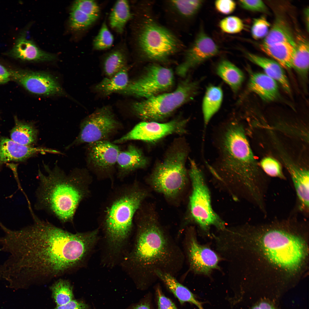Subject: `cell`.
Here are the masks:
<instances>
[{
	"label": "cell",
	"mask_w": 309,
	"mask_h": 309,
	"mask_svg": "<svg viewBox=\"0 0 309 309\" xmlns=\"http://www.w3.org/2000/svg\"><path fill=\"white\" fill-rule=\"evenodd\" d=\"M21 234V266L28 279H51L82 268L98 238L96 230L74 233L32 214Z\"/></svg>",
	"instance_id": "obj_1"
},
{
	"label": "cell",
	"mask_w": 309,
	"mask_h": 309,
	"mask_svg": "<svg viewBox=\"0 0 309 309\" xmlns=\"http://www.w3.org/2000/svg\"><path fill=\"white\" fill-rule=\"evenodd\" d=\"M216 73L234 93L238 92L244 78L243 73L239 68L229 61L223 60L218 64Z\"/></svg>",
	"instance_id": "obj_30"
},
{
	"label": "cell",
	"mask_w": 309,
	"mask_h": 309,
	"mask_svg": "<svg viewBox=\"0 0 309 309\" xmlns=\"http://www.w3.org/2000/svg\"><path fill=\"white\" fill-rule=\"evenodd\" d=\"M219 25L223 32L230 34L240 32L244 27L241 19L234 16H229L223 18L220 21Z\"/></svg>",
	"instance_id": "obj_39"
},
{
	"label": "cell",
	"mask_w": 309,
	"mask_h": 309,
	"mask_svg": "<svg viewBox=\"0 0 309 309\" xmlns=\"http://www.w3.org/2000/svg\"><path fill=\"white\" fill-rule=\"evenodd\" d=\"M148 160L141 150L132 144L128 146L124 151H120L117 159L116 165L118 175L123 177L131 172L145 167Z\"/></svg>",
	"instance_id": "obj_22"
},
{
	"label": "cell",
	"mask_w": 309,
	"mask_h": 309,
	"mask_svg": "<svg viewBox=\"0 0 309 309\" xmlns=\"http://www.w3.org/2000/svg\"><path fill=\"white\" fill-rule=\"evenodd\" d=\"M199 82L187 78L174 91L163 93L133 102L132 108L138 118L147 121L163 120L182 105L192 100L198 93Z\"/></svg>",
	"instance_id": "obj_7"
},
{
	"label": "cell",
	"mask_w": 309,
	"mask_h": 309,
	"mask_svg": "<svg viewBox=\"0 0 309 309\" xmlns=\"http://www.w3.org/2000/svg\"><path fill=\"white\" fill-rule=\"evenodd\" d=\"M129 82L128 68L126 66L112 76L104 78L95 86V89L103 94H110L123 90Z\"/></svg>",
	"instance_id": "obj_32"
},
{
	"label": "cell",
	"mask_w": 309,
	"mask_h": 309,
	"mask_svg": "<svg viewBox=\"0 0 309 309\" xmlns=\"http://www.w3.org/2000/svg\"><path fill=\"white\" fill-rule=\"evenodd\" d=\"M245 56L249 60L262 68L266 74L280 84L286 93L291 94L288 79L284 68L278 63L274 60L250 53L246 52Z\"/></svg>",
	"instance_id": "obj_24"
},
{
	"label": "cell",
	"mask_w": 309,
	"mask_h": 309,
	"mask_svg": "<svg viewBox=\"0 0 309 309\" xmlns=\"http://www.w3.org/2000/svg\"><path fill=\"white\" fill-rule=\"evenodd\" d=\"M187 156L185 151L177 150L157 166L150 178L155 190L169 198L176 197L181 192L187 180Z\"/></svg>",
	"instance_id": "obj_10"
},
{
	"label": "cell",
	"mask_w": 309,
	"mask_h": 309,
	"mask_svg": "<svg viewBox=\"0 0 309 309\" xmlns=\"http://www.w3.org/2000/svg\"><path fill=\"white\" fill-rule=\"evenodd\" d=\"M295 52L292 63L293 68L304 80L307 78L309 65V42L302 35L296 37Z\"/></svg>",
	"instance_id": "obj_28"
},
{
	"label": "cell",
	"mask_w": 309,
	"mask_h": 309,
	"mask_svg": "<svg viewBox=\"0 0 309 309\" xmlns=\"http://www.w3.org/2000/svg\"><path fill=\"white\" fill-rule=\"evenodd\" d=\"M215 140L218 156L214 164L208 166L216 185L236 201L261 202L265 181L243 124L235 119L223 123Z\"/></svg>",
	"instance_id": "obj_2"
},
{
	"label": "cell",
	"mask_w": 309,
	"mask_h": 309,
	"mask_svg": "<svg viewBox=\"0 0 309 309\" xmlns=\"http://www.w3.org/2000/svg\"><path fill=\"white\" fill-rule=\"evenodd\" d=\"M120 150L109 140H102L88 144L86 160L90 168L100 175H109L116 165Z\"/></svg>",
	"instance_id": "obj_17"
},
{
	"label": "cell",
	"mask_w": 309,
	"mask_h": 309,
	"mask_svg": "<svg viewBox=\"0 0 309 309\" xmlns=\"http://www.w3.org/2000/svg\"><path fill=\"white\" fill-rule=\"evenodd\" d=\"M262 169L270 176L286 179L280 163L274 159L270 157H266L261 161L260 165Z\"/></svg>",
	"instance_id": "obj_38"
},
{
	"label": "cell",
	"mask_w": 309,
	"mask_h": 309,
	"mask_svg": "<svg viewBox=\"0 0 309 309\" xmlns=\"http://www.w3.org/2000/svg\"><path fill=\"white\" fill-rule=\"evenodd\" d=\"M54 309H90L84 302L72 300L64 305L57 306Z\"/></svg>",
	"instance_id": "obj_44"
},
{
	"label": "cell",
	"mask_w": 309,
	"mask_h": 309,
	"mask_svg": "<svg viewBox=\"0 0 309 309\" xmlns=\"http://www.w3.org/2000/svg\"><path fill=\"white\" fill-rule=\"evenodd\" d=\"M44 165L46 174L40 169L38 171L35 208L47 212L62 223H73L79 204L89 193L88 172L77 169L67 174L56 165L51 169Z\"/></svg>",
	"instance_id": "obj_4"
},
{
	"label": "cell",
	"mask_w": 309,
	"mask_h": 309,
	"mask_svg": "<svg viewBox=\"0 0 309 309\" xmlns=\"http://www.w3.org/2000/svg\"><path fill=\"white\" fill-rule=\"evenodd\" d=\"M126 57L124 52L118 49L113 50L106 57L104 70L108 77H111L126 66Z\"/></svg>",
	"instance_id": "obj_35"
},
{
	"label": "cell",
	"mask_w": 309,
	"mask_h": 309,
	"mask_svg": "<svg viewBox=\"0 0 309 309\" xmlns=\"http://www.w3.org/2000/svg\"><path fill=\"white\" fill-rule=\"evenodd\" d=\"M219 52L218 47L214 41L201 30L186 52L184 60L176 68L177 74L185 77L191 69L215 56Z\"/></svg>",
	"instance_id": "obj_16"
},
{
	"label": "cell",
	"mask_w": 309,
	"mask_h": 309,
	"mask_svg": "<svg viewBox=\"0 0 309 309\" xmlns=\"http://www.w3.org/2000/svg\"><path fill=\"white\" fill-rule=\"evenodd\" d=\"M250 309H276L270 303L263 301L255 304Z\"/></svg>",
	"instance_id": "obj_46"
},
{
	"label": "cell",
	"mask_w": 309,
	"mask_h": 309,
	"mask_svg": "<svg viewBox=\"0 0 309 309\" xmlns=\"http://www.w3.org/2000/svg\"><path fill=\"white\" fill-rule=\"evenodd\" d=\"M156 294L158 309H179L170 299L163 294L159 287L156 288Z\"/></svg>",
	"instance_id": "obj_43"
},
{
	"label": "cell",
	"mask_w": 309,
	"mask_h": 309,
	"mask_svg": "<svg viewBox=\"0 0 309 309\" xmlns=\"http://www.w3.org/2000/svg\"><path fill=\"white\" fill-rule=\"evenodd\" d=\"M223 98V91L220 86H210L207 87L202 104L204 137L207 125L212 118L219 110Z\"/></svg>",
	"instance_id": "obj_29"
},
{
	"label": "cell",
	"mask_w": 309,
	"mask_h": 309,
	"mask_svg": "<svg viewBox=\"0 0 309 309\" xmlns=\"http://www.w3.org/2000/svg\"><path fill=\"white\" fill-rule=\"evenodd\" d=\"M146 195L142 190L127 189L112 200L105 210L103 225L108 255L118 257L130 237L134 215Z\"/></svg>",
	"instance_id": "obj_5"
},
{
	"label": "cell",
	"mask_w": 309,
	"mask_h": 309,
	"mask_svg": "<svg viewBox=\"0 0 309 309\" xmlns=\"http://www.w3.org/2000/svg\"><path fill=\"white\" fill-rule=\"evenodd\" d=\"M8 70L11 80L32 94L43 96L66 95L58 80L49 74L22 69Z\"/></svg>",
	"instance_id": "obj_14"
},
{
	"label": "cell",
	"mask_w": 309,
	"mask_h": 309,
	"mask_svg": "<svg viewBox=\"0 0 309 309\" xmlns=\"http://www.w3.org/2000/svg\"><path fill=\"white\" fill-rule=\"evenodd\" d=\"M137 227L134 245L124 264L137 284L152 282L157 278V270L173 276L179 272L184 255L171 236L152 217L141 220Z\"/></svg>",
	"instance_id": "obj_3"
},
{
	"label": "cell",
	"mask_w": 309,
	"mask_h": 309,
	"mask_svg": "<svg viewBox=\"0 0 309 309\" xmlns=\"http://www.w3.org/2000/svg\"><path fill=\"white\" fill-rule=\"evenodd\" d=\"M281 158L292 178L296 191L300 210L309 212V170L293 162L286 154Z\"/></svg>",
	"instance_id": "obj_18"
},
{
	"label": "cell",
	"mask_w": 309,
	"mask_h": 309,
	"mask_svg": "<svg viewBox=\"0 0 309 309\" xmlns=\"http://www.w3.org/2000/svg\"><path fill=\"white\" fill-rule=\"evenodd\" d=\"M131 17L128 1L118 0L115 3L110 13L109 18L110 25L117 32L121 33Z\"/></svg>",
	"instance_id": "obj_33"
},
{
	"label": "cell",
	"mask_w": 309,
	"mask_h": 309,
	"mask_svg": "<svg viewBox=\"0 0 309 309\" xmlns=\"http://www.w3.org/2000/svg\"><path fill=\"white\" fill-rule=\"evenodd\" d=\"M142 9L134 31L137 52L142 58L164 62L181 50V41L171 31L158 22L150 7Z\"/></svg>",
	"instance_id": "obj_6"
},
{
	"label": "cell",
	"mask_w": 309,
	"mask_h": 309,
	"mask_svg": "<svg viewBox=\"0 0 309 309\" xmlns=\"http://www.w3.org/2000/svg\"><path fill=\"white\" fill-rule=\"evenodd\" d=\"M15 125L12 130L11 139L19 144L27 146L34 143L37 138V130L31 124L15 118Z\"/></svg>",
	"instance_id": "obj_34"
},
{
	"label": "cell",
	"mask_w": 309,
	"mask_h": 309,
	"mask_svg": "<svg viewBox=\"0 0 309 309\" xmlns=\"http://www.w3.org/2000/svg\"><path fill=\"white\" fill-rule=\"evenodd\" d=\"M156 274L157 278L163 282L181 304L189 302L195 305L199 309H204L202 303L196 299L188 288L180 283L174 276L160 271H156Z\"/></svg>",
	"instance_id": "obj_26"
},
{
	"label": "cell",
	"mask_w": 309,
	"mask_h": 309,
	"mask_svg": "<svg viewBox=\"0 0 309 309\" xmlns=\"http://www.w3.org/2000/svg\"><path fill=\"white\" fill-rule=\"evenodd\" d=\"M189 174L192 184L189 198V209L193 220L201 229L208 233L213 226L221 231L225 228V223L213 210L210 192L204 174L195 161L189 159Z\"/></svg>",
	"instance_id": "obj_9"
},
{
	"label": "cell",
	"mask_w": 309,
	"mask_h": 309,
	"mask_svg": "<svg viewBox=\"0 0 309 309\" xmlns=\"http://www.w3.org/2000/svg\"><path fill=\"white\" fill-rule=\"evenodd\" d=\"M100 14L99 5L95 1H76L71 8L70 24L73 29L79 30L87 28L98 18Z\"/></svg>",
	"instance_id": "obj_19"
},
{
	"label": "cell",
	"mask_w": 309,
	"mask_h": 309,
	"mask_svg": "<svg viewBox=\"0 0 309 309\" xmlns=\"http://www.w3.org/2000/svg\"><path fill=\"white\" fill-rule=\"evenodd\" d=\"M188 121V119H175L165 123L155 121L141 122L113 142L117 144L132 140L155 141L171 134L185 132Z\"/></svg>",
	"instance_id": "obj_13"
},
{
	"label": "cell",
	"mask_w": 309,
	"mask_h": 309,
	"mask_svg": "<svg viewBox=\"0 0 309 309\" xmlns=\"http://www.w3.org/2000/svg\"><path fill=\"white\" fill-rule=\"evenodd\" d=\"M239 3L243 9L249 11L266 13L268 8L263 1L261 0H239Z\"/></svg>",
	"instance_id": "obj_41"
},
{
	"label": "cell",
	"mask_w": 309,
	"mask_h": 309,
	"mask_svg": "<svg viewBox=\"0 0 309 309\" xmlns=\"http://www.w3.org/2000/svg\"><path fill=\"white\" fill-rule=\"evenodd\" d=\"M39 153L60 154L56 150L42 147L23 145L5 138L0 139V163L22 161Z\"/></svg>",
	"instance_id": "obj_20"
},
{
	"label": "cell",
	"mask_w": 309,
	"mask_h": 309,
	"mask_svg": "<svg viewBox=\"0 0 309 309\" xmlns=\"http://www.w3.org/2000/svg\"><path fill=\"white\" fill-rule=\"evenodd\" d=\"M259 47L264 52L272 58L284 69L292 68L295 47L290 43L282 42L270 45L261 43Z\"/></svg>",
	"instance_id": "obj_27"
},
{
	"label": "cell",
	"mask_w": 309,
	"mask_h": 309,
	"mask_svg": "<svg viewBox=\"0 0 309 309\" xmlns=\"http://www.w3.org/2000/svg\"><path fill=\"white\" fill-rule=\"evenodd\" d=\"M11 80L8 69L0 64V84H4Z\"/></svg>",
	"instance_id": "obj_45"
},
{
	"label": "cell",
	"mask_w": 309,
	"mask_h": 309,
	"mask_svg": "<svg viewBox=\"0 0 309 309\" xmlns=\"http://www.w3.org/2000/svg\"><path fill=\"white\" fill-rule=\"evenodd\" d=\"M8 54L15 59L30 62L51 61L56 58L54 55L40 49L32 41L27 39L25 34L17 39Z\"/></svg>",
	"instance_id": "obj_21"
},
{
	"label": "cell",
	"mask_w": 309,
	"mask_h": 309,
	"mask_svg": "<svg viewBox=\"0 0 309 309\" xmlns=\"http://www.w3.org/2000/svg\"><path fill=\"white\" fill-rule=\"evenodd\" d=\"M114 41L113 35L109 29L106 23L104 22L93 41L94 48L102 50L109 49Z\"/></svg>",
	"instance_id": "obj_37"
},
{
	"label": "cell",
	"mask_w": 309,
	"mask_h": 309,
	"mask_svg": "<svg viewBox=\"0 0 309 309\" xmlns=\"http://www.w3.org/2000/svg\"><path fill=\"white\" fill-rule=\"evenodd\" d=\"M215 8L219 13L225 15L232 13L236 7V3L231 0H218L215 1Z\"/></svg>",
	"instance_id": "obj_42"
},
{
	"label": "cell",
	"mask_w": 309,
	"mask_h": 309,
	"mask_svg": "<svg viewBox=\"0 0 309 309\" xmlns=\"http://www.w3.org/2000/svg\"><path fill=\"white\" fill-rule=\"evenodd\" d=\"M51 288L57 306L64 305L73 300L72 287L68 280L59 279L53 284Z\"/></svg>",
	"instance_id": "obj_36"
},
{
	"label": "cell",
	"mask_w": 309,
	"mask_h": 309,
	"mask_svg": "<svg viewBox=\"0 0 309 309\" xmlns=\"http://www.w3.org/2000/svg\"><path fill=\"white\" fill-rule=\"evenodd\" d=\"M270 23L264 16L253 19L251 29V34L255 39L265 37L269 31Z\"/></svg>",
	"instance_id": "obj_40"
},
{
	"label": "cell",
	"mask_w": 309,
	"mask_h": 309,
	"mask_svg": "<svg viewBox=\"0 0 309 309\" xmlns=\"http://www.w3.org/2000/svg\"><path fill=\"white\" fill-rule=\"evenodd\" d=\"M202 0H171L165 2L167 12L177 22L192 18L201 8Z\"/></svg>",
	"instance_id": "obj_25"
},
{
	"label": "cell",
	"mask_w": 309,
	"mask_h": 309,
	"mask_svg": "<svg viewBox=\"0 0 309 309\" xmlns=\"http://www.w3.org/2000/svg\"><path fill=\"white\" fill-rule=\"evenodd\" d=\"M248 88L266 101H274L279 96L277 82L265 73H250Z\"/></svg>",
	"instance_id": "obj_23"
},
{
	"label": "cell",
	"mask_w": 309,
	"mask_h": 309,
	"mask_svg": "<svg viewBox=\"0 0 309 309\" xmlns=\"http://www.w3.org/2000/svg\"><path fill=\"white\" fill-rule=\"evenodd\" d=\"M121 127L111 108L103 107L83 120L78 135L72 144L108 140Z\"/></svg>",
	"instance_id": "obj_12"
},
{
	"label": "cell",
	"mask_w": 309,
	"mask_h": 309,
	"mask_svg": "<svg viewBox=\"0 0 309 309\" xmlns=\"http://www.w3.org/2000/svg\"><path fill=\"white\" fill-rule=\"evenodd\" d=\"M261 245L267 258L290 272L299 268L305 256L306 247L302 239L283 229L274 227L264 232Z\"/></svg>",
	"instance_id": "obj_8"
},
{
	"label": "cell",
	"mask_w": 309,
	"mask_h": 309,
	"mask_svg": "<svg viewBox=\"0 0 309 309\" xmlns=\"http://www.w3.org/2000/svg\"><path fill=\"white\" fill-rule=\"evenodd\" d=\"M174 83L172 70L154 63L147 66L141 75L129 81L126 88L119 92L145 99L164 93Z\"/></svg>",
	"instance_id": "obj_11"
},
{
	"label": "cell",
	"mask_w": 309,
	"mask_h": 309,
	"mask_svg": "<svg viewBox=\"0 0 309 309\" xmlns=\"http://www.w3.org/2000/svg\"><path fill=\"white\" fill-rule=\"evenodd\" d=\"M130 309H152L149 301L145 300L139 302Z\"/></svg>",
	"instance_id": "obj_47"
},
{
	"label": "cell",
	"mask_w": 309,
	"mask_h": 309,
	"mask_svg": "<svg viewBox=\"0 0 309 309\" xmlns=\"http://www.w3.org/2000/svg\"><path fill=\"white\" fill-rule=\"evenodd\" d=\"M184 240L191 270L196 274L209 276L213 270L219 268L220 257L209 247L199 244L194 232H187Z\"/></svg>",
	"instance_id": "obj_15"
},
{
	"label": "cell",
	"mask_w": 309,
	"mask_h": 309,
	"mask_svg": "<svg viewBox=\"0 0 309 309\" xmlns=\"http://www.w3.org/2000/svg\"><path fill=\"white\" fill-rule=\"evenodd\" d=\"M295 37L286 21L279 17L276 18L272 27L261 43L270 45L287 42L295 47Z\"/></svg>",
	"instance_id": "obj_31"
}]
</instances>
